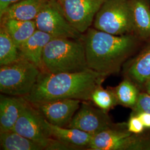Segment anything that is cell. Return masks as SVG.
Segmentation results:
<instances>
[{
    "instance_id": "1",
    "label": "cell",
    "mask_w": 150,
    "mask_h": 150,
    "mask_svg": "<svg viewBox=\"0 0 150 150\" xmlns=\"http://www.w3.org/2000/svg\"><path fill=\"white\" fill-rule=\"evenodd\" d=\"M107 77L90 69L77 72L44 71L30 94L23 98L33 104L66 98L90 101L92 91Z\"/></svg>"
},
{
    "instance_id": "2",
    "label": "cell",
    "mask_w": 150,
    "mask_h": 150,
    "mask_svg": "<svg viewBox=\"0 0 150 150\" xmlns=\"http://www.w3.org/2000/svg\"><path fill=\"white\" fill-rule=\"evenodd\" d=\"M82 40L88 68L108 76L119 72L134 52L139 39L133 33L114 35L89 28Z\"/></svg>"
},
{
    "instance_id": "3",
    "label": "cell",
    "mask_w": 150,
    "mask_h": 150,
    "mask_svg": "<svg viewBox=\"0 0 150 150\" xmlns=\"http://www.w3.org/2000/svg\"><path fill=\"white\" fill-rule=\"evenodd\" d=\"M42 59L44 71L50 73L77 72L89 69L82 40L54 38L44 49Z\"/></svg>"
},
{
    "instance_id": "4",
    "label": "cell",
    "mask_w": 150,
    "mask_h": 150,
    "mask_svg": "<svg viewBox=\"0 0 150 150\" xmlns=\"http://www.w3.org/2000/svg\"><path fill=\"white\" fill-rule=\"evenodd\" d=\"M42 72L36 65L20 57L16 61L1 66L0 91L12 96H27Z\"/></svg>"
},
{
    "instance_id": "5",
    "label": "cell",
    "mask_w": 150,
    "mask_h": 150,
    "mask_svg": "<svg viewBox=\"0 0 150 150\" xmlns=\"http://www.w3.org/2000/svg\"><path fill=\"white\" fill-rule=\"evenodd\" d=\"M95 28L114 35L134 34L129 0H106L97 12Z\"/></svg>"
},
{
    "instance_id": "6",
    "label": "cell",
    "mask_w": 150,
    "mask_h": 150,
    "mask_svg": "<svg viewBox=\"0 0 150 150\" xmlns=\"http://www.w3.org/2000/svg\"><path fill=\"white\" fill-rule=\"evenodd\" d=\"M38 30L54 38L82 40V33L73 27L64 16L56 0H50L36 17Z\"/></svg>"
},
{
    "instance_id": "7",
    "label": "cell",
    "mask_w": 150,
    "mask_h": 150,
    "mask_svg": "<svg viewBox=\"0 0 150 150\" xmlns=\"http://www.w3.org/2000/svg\"><path fill=\"white\" fill-rule=\"evenodd\" d=\"M12 130L51 150L54 139L48 135L43 116L30 102L27 101Z\"/></svg>"
},
{
    "instance_id": "8",
    "label": "cell",
    "mask_w": 150,
    "mask_h": 150,
    "mask_svg": "<svg viewBox=\"0 0 150 150\" xmlns=\"http://www.w3.org/2000/svg\"><path fill=\"white\" fill-rule=\"evenodd\" d=\"M64 16L78 31L90 28L97 12L106 0H56Z\"/></svg>"
},
{
    "instance_id": "9",
    "label": "cell",
    "mask_w": 150,
    "mask_h": 150,
    "mask_svg": "<svg viewBox=\"0 0 150 150\" xmlns=\"http://www.w3.org/2000/svg\"><path fill=\"white\" fill-rule=\"evenodd\" d=\"M115 125L107 112L97 107L91 101H83L66 127L79 129L94 136Z\"/></svg>"
},
{
    "instance_id": "10",
    "label": "cell",
    "mask_w": 150,
    "mask_h": 150,
    "mask_svg": "<svg viewBox=\"0 0 150 150\" xmlns=\"http://www.w3.org/2000/svg\"><path fill=\"white\" fill-rule=\"evenodd\" d=\"M137 134L130 132L127 123L115 124L93 136L89 150H134Z\"/></svg>"
},
{
    "instance_id": "11",
    "label": "cell",
    "mask_w": 150,
    "mask_h": 150,
    "mask_svg": "<svg viewBox=\"0 0 150 150\" xmlns=\"http://www.w3.org/2000/svg\"><path fill=\"white\" fill-rule=\"evenodd\" d=\"M82 101L77 99H61L32 105L49 123L66 127L79 110Z\"/></svg>"
},
{
    "instance_id": "12",
    "label": "cell",
    "mask_w": 150,
    "mask_h": 150,
    "mask_svg": "<svg viewBox=\"0 0 150 150\" xmlns=\"http://www.w3.org/2000/svg\"><path fill=\"white\" fill-rule=\"evenodd\" d=\"M45 126L51 138L71 145L77 150H87L93 138V136L79 129L54 125L45 118Z\"/></svg>"
},
{
    "instance_id": "13",
    "label": "cell",
    "mask_w": 150,
    "mask_h": 150,
    "mask_svg": "<svg viewBox=\"0 0 150 150\" xmlns=\"http://www.w3.org/2000/svg\"><path fill=\"white\" fill-rule=\"evenodd\" d=\"M47 33L36 30L32 36L18 47L20 56L44 71L43 53L46 45L54 38Z\"/></svg>"
},
{
    "instance_id": "14",
    "label": "cell",
    "mask_w": 150,
    "mask_h": 150,
    "mask_svg": "<svg viewBox=\"0 0 150 150\" xmlns=\"http://www.w3.org/2000/svg\"><path fill=\"white\" fill-rule=\"evenodd\" d=\"M27 103L22 97L1 95L0 132L13 129Z\"/></svg>"
},
{
    "instance_id": "15",
    "label": "cell",
    "mask_w": 150,
    "mask_h": 150,
    "mask_svg": "<svg viewBox=\"0 0 150 150\" xmlns=\"http://www.w3.org/2000/svg\"><path fill=\"white\" fill-rule=\"evenodd\" d=\"M50 0H21L8 6L1 16V21L16 19L35 20L38 14Z\"/></svg>"
},
{
    "instance_id": "16",
    "label": "cell",
    "mask_w": 150,
    "mask_h": 150,
    "mask_svg": "<svg viewBox=\"0 0 150 150\" xmlns=\"http://www.w3.org/2000/svg\"><path fill=\"white\" fill-rule=\"evenodd\" d=\"M125 74L138 87L145 86L150 79V44L130 61Z\"/></svg>"
},
{
    "instance_id": "17",
    "label": "cell",
    "mask_w": 150,
    "mask_h": 150,
    "mask_svg": "<svg viewBox=\"0 0 150 150\" xmlns=\"http://www.w3.org/2000/svg\"><path fill=\"white\" fill-rule=\"evenodd\" d=\"M134 34L139 40L150 39V6L148 0H129Z\"/></svg>"
},
{
    "instance_id": "18",
    "label": "cell",
    "mask_w": 150,
    "mask_h": 150,
    "mask_svg": "<svg viewBox=\"0 0 150 150\" xmlns=\"http://www.w3.org/2000/svg\"><path fill=\"white\" fill-rule=\"evenodd\" d=\"M1 22V26L5 29L18 48L37 30L35 20L23 21L11 18L2 20Z\"/></svg>"
},
{
    "instance_id": "19",
    "label": "cell",
    "mask_w": 150,
    "mask_h": 150,
    "mask_svg": "<svg viewBox=\"0 0 150 150\" xmlns=\"http://www.w3.org/2000/svg\"><path fill=\"white\" fill-rule=\"evenodd\" d=\"M1 150H44L42 146L13 130L0 132Z\"/></svg>"
},
{
    "instance_id": "20",
    "label": "cell",
    "mask_w": 150,
    "mask_h": 150,
    "mask_svg": "<svg viewBox=\"0 0 150 150\" xmlns=\"http://www.w3.org/2000/svg\"><path fill=\"white\" fill-rule=\"evenodd\" d=\"M112 88L118 105L133 108L139 93L138 87L133 82L125 78L118 85Z\"/></svg>"
},
{
    "instance_id": "21",
    "label": "cell",
    "mask_w": 150,
    "mask_h": 150,
    "mask_svg": "<svg viewBox=\"0 0 150 150\" xmlns=\"http://www.w3.org/2000/svg\"><path fill=\"white\" fill-rule=\"evenodd\" d=\"M18 47L5 29H0V66L11 64L20 57Z\"/></svg>"
},
{
    "instance_id": "22",
    "label": "cell",
    "mask_w": 150,
    "mask_h": 150,
    "mask_svg": "<svg viewBox=\"0 0 150 150\" xmlns=\"http://www.w3.org/2000/svg\"><path fill=\"white\" fill-rule=\"evenodd\" d=\"M90 101L107 112L118 105L112 87L104 88L102 84L98 85L92 91Z\"/></svg>"
},
{
    "instance_id": "23",
    "label": "cell",
    "mask_w": 150,
    "mask_h": 150,
    "mask_svg": "<svg viewBox=\"0 0 150 150\" xmlns=\"http://www.w3.org/2000/svg\"><path fill=\"white\" fill-rule=\"evenodd\" d=\"M131 114L137 115L140 113H150V94L147 92H139L137 101Z\"/></svg>"
},
{
    "instance_id": "24",
    "label": "cell",
    "mask_w": 150,
    "mask_h": 150,
    "mask_svg": "<svg viewBox=\"0 0 150 150\" xmlns=\"http://www.w3.org/2000/svg\"><path fill=\"white\" fill-rule=\"evenodd\" d=\"M127 127L130 132L134 134H139L144 131L145 126L137 115L131 114L127 123Z\"/></svg>"
},
{
    "instance_id": "25",
    "label": "cell",
    "mask_w": 150,
    "mask_h": 150,
    "mask_svg": "<svg viewBox=\"0 0 150 150\" xmlns=\"http://www.w3.org/2000/svg\"><path fill=\"white\" fill-rule=\"evenodd\" d=\"M139 119L142 121L145 128L150 129V113L142 112L137 115Z\"/></svg>"
},
{
    "instance_id": "26",
    "label": "cell",
    "mask_w": 150,
    "mask_h": 150,
    "mask_svg": "<svg viewBox=\"0 0 150 150\" xmlns=\"http://www.w3.org/2000/svg\"><path fill=\"white\" fill-rule=\"evenodd\" d=\"M21 0H0V15L10 6Z\"/></svg>"
},
{
    "instance_id": "27",
    "label": "cell",
    "mask_w": 150,
    "mask_h": 150,
    "mask_svg": "<svg viewBox=\"0 0 150 150\" xmlns=\"http://www.w3.org/2000/svg\"><path fill=\"white\" fill-rule=\"evenodd\" d=\"M145 87L146 88V90L147 93L150 94V79L147 81V82L146 83Z\"/></svg>"
}]
</instances>
